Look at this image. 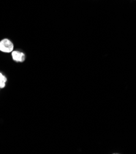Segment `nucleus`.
<instances>
[{
	"label": "nucleus",
	"mask_w": 136,
	"mask_h": 154,
	"mask_svg": "<svg viewBox=\"0 0 136 154\" xmlns=\"http://www.w3.org/2000/svg\"><path fill=\"white\" fill-rule=\"evenodd\" d=\"M7 81L8 79L6 77L0 72V88L2 89L6 87Z\"/></svg>",
	"instance_id": "nucleus-3"
},
{
	"label": "nucleus",
	"mask_w": 136,
	"mask_h": 154,
	"mask_svg": "<svg viewBox=\"0 0 136 154\" xmlns=\"http://www.w3.org/2000/svg\"><path fill=\"white\" fill-rule=\"evenodd\" d=\"M12 59L16 62L22 63L25 60V54L18 51H13L12 52Z\"/></svg>",
	"instance_id": "nucleus-2"
},
{
	"label": "nucleus",
	"mask_w": 136,
	"mask_h": 154,
	"mask_svg": "<svg viewBox=\"0 0 136 154\" xmlns=\"http://www.w3.org/2000/svg\"><path fill=\"white\" fill-rule=\"evenodd\" d=\"M14 45L11 40L7 38L0 41V51L4 53H10L14 51Z\"/></svg>",
	"instance_id": "nucleus-1"
},
{
	"label": "nucleus",
	"mask_w": 136,
	"mask_h": 154,
	"mask_svg": "<svg viewBox=\"0 0 136 154\" xmlns=\"http://www.w3.org/2000/svg\"><path fill=\"white\" fill-rule=\"evenodd\" d=\"M0 89H1V88H0Z\"/></svg>",
	"instance_id": "nucleus-4"
}]
</instances>
